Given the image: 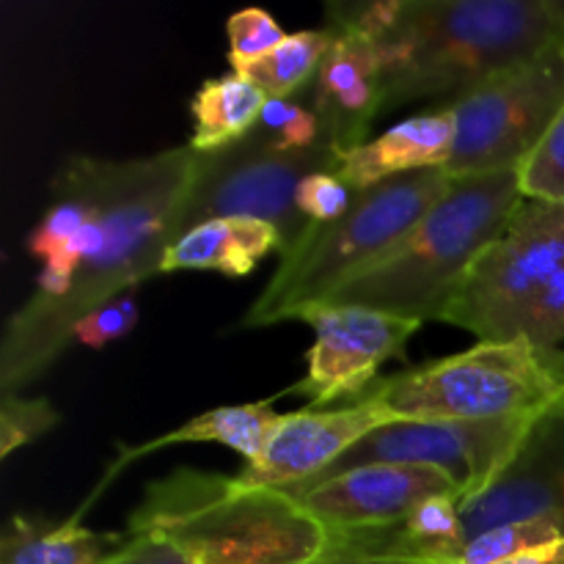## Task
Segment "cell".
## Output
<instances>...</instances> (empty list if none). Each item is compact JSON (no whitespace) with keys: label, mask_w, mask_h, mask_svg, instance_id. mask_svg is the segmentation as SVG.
Here are the masks:
<instances>
[{"label":"cell","mask_w":564,"mask_h":564,"mask_svg":"<svg viewBox=\"0 0 564 564\" xmlns=\"http://www.w3.org/2000/svg\"><path fill=\"white\" fill-rule=\"evenodd\" d=\"M521 204L518 171L460 176L391 251L345 281L325 303L375 308L419 323L441 319L471 264Z\"/></svg>","instance_id":"4"},{"label":"cell","mask_w":564,"mask_h":564,"mask_svg":"<svg viewBox=\"0 0 564 564\" xmlns=\"http://www.w3.org/2000/svg\"><path fill=\"white\" fill-rule=\"evenodd\" d=\"M138 325V303L132 295H121L116 301L105 303L97 312H91L88 317H83L75 325V334H72V345L91 347V350H102L110 341L124 339L127 334H132Z\"/></svg>","instance_id":"28"},{"label":"cell","mask_w":564,"mask_h":564,"mask_svg":"<svg viewBox=\"0 0 564 564\" xmlns=\"http://www.w3.org/2000/svg\"><path fill=\"white\" fill-rule=\"evenodd\" d=\"M325 28L372 39L383 110L452 105L540 50L564 42L560 0H372L334 3Z\"/></svg>","instance_id":"2"},{"label":"cell","mask_w":564,"mask_h":564,"mask_svg":"<svg viewBox=\"0 0 564 564\" xmlns=\"http://www.w3.org/2000/svg\"><path fill=\"white\" fill-rule=\"evenodd\" d=\"M330 42L334 36L328 28L286 33L279 47L242 66L237 75L248 77L268 99H292V94L301 91L306 83H314Z\"/></svg>","instance_id":"21"},{"label":"cell","mask_w":564,"mask_h":564,"mask_svg":"<svg viewBox=\"0 0 564 564\" xmlns=\"http://www.w3.org/2000/svg\"><path fill=\"white\" fill-rule=\"evenodd\" d=\"M0 457H11L33 444L61 422V413L44 397H22L20 391L0 394Z\"/></svg>","instance_id":"24"},{"label":"cell","mask_w":564,"mask_h":564,"mask_svg":"<svg viewBox=\"0 0 564 564\" xmlns=\"http://www.w3.org/2000/svg\"><path fill=\"white\" fill-rule=\"evenodd\" d=\"M102 564H193L171 540L160 534H127L124 543Z\"/></svg>","instance_id":"30"},{"label":"cell","mask_w":564,"mask_h":564,"mask_svg":"<svg viewBox=\"0 0 564 564\" xmlns=\"http://www.w3.org/2000/svg\"><path fill=\"white\" fill-rule=\"evenodd\" d=\"M560 540H564V534L554 523H507V527H496L479 538L468 540L452 564H501L523 554V551L560 543Z\"/></svg>","instance_id":"23"},{"label":"cell","mask_w":564,"mask_h":564,"mask_svg":"<svg viewBox=\"0 0 564 564\" xmlns=\"http://www.w3.org/2000/svg\"><path fill=\"white\" fill-rule=\"evenodd\" d=\"M328 31L334 42L314 77L312 110L323 141L345 154L367 143L369 127L383 113V66L372 39L341 28Z\"/></svg>","instance_id":"15"},{"label":"cell","mask_w":564,"mask_h":564,"mask_svg":"<svg viewBox=\"0 0 564 564\" xmlns=\"http://www.w3.org/2000/svg\"><path fill=\"white\" fill-rule=\"evenodd\" d=\"M564 105V42L512 64L449 105L455 147L452 180L521 171L538 152Z\"/></svg>","instance_id":"8"},{"label":"cell","mask_w":564,"mask_h":564,"mask_svg":"<svg viewBox=\"0 0 564 564\" xmlns=\"http://www.w3.org/2000/svg\"><path fill=\"white\" fill-rule=\"evenodd\" d=\"M452 182L444 169H427L352 193L350 209L339 220L312 224L292 251L281 253L279 268L240 328L297 319L306 308L328 301L345 281L391 251L446 196Z\"/></svg>","instance_id":"5"},{"label":"cell","mask_w":564,"mask_h":564,"mask_svg":"<svg viewBox=\"0 0 564 564\" xmlns=\"http://www.w3.org/2000/svg\"><path fill=\"white\" fill-rule=\"evenodd\" d=\"M69 158L108 218V237L102 251L77 270L61 301H25L9 319L0 341V394L25 389L53 367L83 317L160 275L169 224L196 165L187 143L132 160Z\"/></svg>","instance_id":"1"},{"label":"cell","mask_w":564,"mask_h":564,"mask_svg":"<svg viewBox=\"0 0 564 564\" xmlns=\"http://www.w3.org/2000/svg\"><path fill=\"white\" fill-rule=\"evenodd\" d=\"M501 564H564V540L551 545H540V549L523 551V554L512 556V560Z\"/></svg>","instance_id":"31"},{"label":"cell","mask_w":564,"mask_h":564,"mask_svg":"<svg viewBox=\"0 0 564 564\" xmlns=\"http://www.w3.org/2000/svg\"><path fill=\"white\" fill-rule=\"evenodd\" d=\"M455 113L449 105H435L427 113L411 116L372 141L339 154L336 176L350 191H364L394 176L446 169L455 147Z\"/></svg>","instance_id":"16"},{"label":"cell","mask_w":564,"mask_h":564,"mask_svg":"<svg viewBox=\"0 0 564 564\" xmlns=\"http://www.w3.org/2000/svg\"><path fill=\"white\" fill-rule=\"evenodd\" d=\"M532 419H501V422H413L397 419L372 430L358 441L339 463L312 482L345 474L372 463L397 466H430L449 474L460 488V505L477 499L501 468L516 455ZM303 485V488H306ZM297 490V488H295Z\"/></svg>","instance_id":"10"},{"label":"cell","mask_w":564,"mask_h":564,"mask_svg":"<svg viewBox=\"0 0 564 564\" xmlns=\"http://www.w3.org/2000/svg\"><path fill=\"white\" fill-rule=\"evenodd\" d=\"M463 538L507 523H554L564 534V394L534 416L499 477L460 505Z\"/></svg>","instance_id":"12"},{"label":"cell","mask_w":564,"mask_h":564,"mask_svg":"<svg viewBox=\"0 0 564 564\" xmlns=\"http://www.w3.org/2000/svg\"><path fill=\"white\" fill-rule=\"evenodd\" d=\"M127 540V534L91 532L80 518L50 523L11 516L0 538V564H102Z\"/></svg>","instance_id":"19"},{"label":"cell","mask_w":564,"mask_h":564,"mask_svg":"<svg viewBox=\"0 0 564 564\" xmlns=\"http://www.w3.org/2000/svg\"><path fill=\"white\" fill-rule=\"evenodd\" d=\"M251 135L275 152H308L325 143L317 113L297 99H268Z\"/></svg>","instance_id":"22"},{"label":"cell","mask_w":564,"mask_h":564,"mask_svg":"<svg viewBox=\"0 0 564 564\" xmlns=\"http://www.w3.org/2000/svg\"><path fill=\"white\" fill-rule=\"evenodd\" d=\"M279 397H270L264 402H248V405H224L213 408V411L202 413V416L187 419L182 427L171 430V433L160 435V438L143 441L141 446H130V449H121L119 460L108 468L102 485L97 488H105L108 479H113L127 463L138 460V457L149 455V452L165 449V446H180V444H220L235 449L242 460L251 466L268 449L270 438H273L275 427L281 422V413L273 411V402ZM94 494V496H97ZM94 496L88 501H94Z\"/></svg>","instance_id":"18"},{"label":"cell","mask_w":564,"mask_h":564,"mask_svg":"<svg viewBox=\"0 0 564 564\" xmlns=\"http://www.w3.org/2000/svg\"><path fill=\"white\" fill-rule=\"evenodd\" d=\"M352 193L334 171H317L297 185V209L312 224H334L350 209Z\"/></svg>","instance_id":"29"},{"label":"cell","mask_w":564,"mask_h":564,"mask_svg":"<svg viewBox=\"0 0 564 564\" xmlns=\"http://www.w3.org/2000/svg\"><path fill=\"white\" fill-rule=\"evenodd\" d=\"M372 394L391 416L413 422L532 419L564 394V350H538L527 339L477 341L455 356L380 378Z\"/></svg>","instance_id":"6"},{"label":"cell","mask_w":564,"mask_h":564,"mask_svg":"<svg viewBox=\"0 0 564 564\" xmlns=\"http://www.w3.org/2000/svg\"><path fill=\"white\" fill-rule=\"evenodd\" d=\"M171 540L193 564H317L328 529L286 490L248 488L224 474L176 468L147 485L127 534Z\"/></svg>","instance_id":"3"},{"label":"cell","mask_w":564,"mask_h":564,"mask_svg":"<svg viewBox=\"0 0 564 564\" xmlns=\"http://www.w3.org/2000/svg\"><path fill=\"white\" fill-rule=\"evenodd\" d=\"M510 339H527L545 352L564 345V270L518 314L507 330V341Z\"/></svg>","instance_id":"25"},{"label":"cell","mask_w":564,"mask_h":564,"mask_svg":"<svg viewBox=\"0 0 564 564\" xmlns=\"http://www.w3.org/2000/svg\"><path fill=\"white\" fill-rule=\"evenodd\" d=\"M226 33H229V61L235 72L268 55L286 39L275 17L264 9H242L231 14Z\"/></svg>","instance_id":"27"},{"label":"cell","mask_w":564,"mask_h":564,"mask_svg":"<svg viewBox=\"0 0 564 564\" xmlns=\"http://www.w3.org/2000/svg\"><path fill=\"white\" fill-rule=\"evenodd\" d=\"M339 154L323 143L308 152H275L248 132L220 152H196L191 182L169 224V246L215 218H253L281 231L292 251L312 220L297 209V185L317 171H334Z\"/></svg>","instance_id":"7"},{"label":"cell","mask_w":564,"mask_h":564,"mask_svg":"<svg viewBox=\"0 0 564 564\" xmlns=\"http://www.w3.org/2000/svg\"><path fill=\"white\" fill-rule=\"evenodd\" d=\"M286 494L295 496L328 532H356L402 521L427 499L460 496V488L441 468L372 463Z\"/></svg>","instance_id":"14"},{"label":"cell","mask_w":564,"mask_h":564,"mask_svg":"<svg viewBox=\"0 0 564 564\" xmlns=\"http://www.w3.org/2000/svg\"><path fill=\"white\" fill-rule=\"evenodd\" d=\"M562 270L564 202L523 198L510 224L471 264L441 323L457 325L479 341H507L518 314Z\"/></svg>","instance_id":"9"},{"label":"cell","mask_w":564,"mask_h":564,"mask_svg":"<svg viewBox=\"0 0 564 564\" xmlns=\"http://www.w3.org/2000/svg\"><path fill=\"white\" fill-rule=\"evenodd\" d=\"M273 251H284L281 231L273 224L253 218H215L185 231L165 248L160 275L209 270L240 279Z\"/></svg>","instance_id":"17"},{"label":"cell","mask_w":564,"mask_h":564,"mask_svg":"<svg viewBox=\"0 0 564 564\" xmlns=\"http://www.w3.org/2000/svg\"><path fill=\"white\" fill-rule=\"evenodd\" d=\"M317 564H386V562H317Z\"/></svg>","instance_id":"32"},{"label":"cell","mask_w":564,"mask_h":564,"mask_svg":"<svg viewBox=\"0 0 564 564\" xmlns=\"http://www.w3.org/2000/svg\"><path fill=\"white\" fill-rule=\"evenodd\" d=\"M389 422L397 419L380 405L372 391L339 408H325V411L306 408V411L286 413L281 416L264 455L242 468L237 479L248 488H303L339 463L358 441Z\"/></svg>","instance_id":"13"},{"label":"cell","mask_w":564,"mask_h":564,"mask_svg":"<svg viewBox=\"0 0 564 564\" xmlns=\"http://www.w3.org/2000/svg\"><path fill=\"white\" fill-rule=\"evenodd\" d=\"M264 105L268 97L237 72L202 83L191 99L193 132L187 147L193 152H220L242 141L257 127Z\"/></svg>","instance_id":"20"},{"label":"cell","mask_w":564,"mask_h":564,"mask_svg":"<svg viewBox=\"0 0 564 564\" xmlns=\"http://www.w3.org/2000/svg\"><path fill=\"white\" fill-rule=\"evenodd\" d=\"M523 198L564 202V105L538 152L518 171Z\"/></svg>","instance_id":"26"},{"label":"cell","mask_w":564,"mask_h":564,"mask_svg":"<svg viewBox=\"0 0 564 564\" xmlns=\"http://www.w3.org/2000/svg\"><path fill=\"white\" fill-rule=\"evenodd\" d=\"M297 319L312 325L317 339L306 356V375L290 394L306 397L314 411L367 397L380 380V369L405 356L408 341L422 328L419 319L336 303H317Z\"/></svg>","instance_id":"11"}]
</instances>
